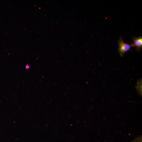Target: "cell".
Masks as SVG:
<instances>
[{
    "label": "cell",
    "instance_id": "cell-1",
    "mask_svg": "<svg viewBox=\"0 0 142 142\" xmlns=\"http://www.w3.org/2000/svg\"><path fill=\"white\" fill-rule=\"evenodd\" d=\"M118 52L120 56L123 57L127 52L130 50L133 46L132 44L126 43L124 42L122 37H120L118 40Z\"/></svg>",
    "mask_w": 142,
    "mask_h": 142
},
{
    "label": "cell",
    "instance_id": "cell-2",
    "mask_svg": "<svg viewBox=\"0 0 142 142\" xmlns=\"http://www.w3.org/2000/svg\"><path fill=\"white\" fill-rule=\"evenodd\" d=\"M133 47H135L136 50L139 51L142 48V37L140 36L138 37H134L132 38Z\"/></svg>",
    "mask_w": 142,
    "mask_h": 142
},
{
    "label": "cell",
    "instance_id": "cell-3",
    "mask_svg": "<svg viewBox=\"0 0 142 142\" xmlns=\"http://www.w3.org/2000/svg\"><path fill=\"white\" fill-rule=\"evenodd\" d=\"M131 142H142L141 136L140 135L137 137Z\"/></svg>",
    "mask_w": 142,
    "mask_h": 142
}]
</instances>
